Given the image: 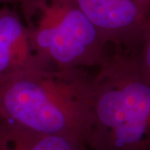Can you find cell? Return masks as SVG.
Here are the masks:
<instances>
[{
	"mask_svg": "<svg viewBox=\"0 0 150 150\" xmlns=\"http://www.w3.org/2000/svg\"><path fill=\"white\" fill-rule=\"evenodd\" d=\"M93 76L84 69H28L0 81V121L34 133L86 140Z\"/></svg>",
	"mask_w": 150,
	"mask_h": 150,
	"instance_id": "1",
	"label": "cell"
},
{
	"mask_svg": "<svg viewBox=\"0 0 150 150\" xmlns=\"http://www.w3.org/2000/svg\"><path fill=\"white\" fill-rule=\"evenodd\" d=\"M88 150H150V80L135 55L117 50L93 76Z\"/></svg>",
	"mask_w": 150,
	"mask_h": 150,
	"instance_id": "2",
	"label": "cell"
},
{
	"mask_svg": "<svg viewBox=\"0 0 150 150\" xmlns=\"http://www.w3.org/2000/svg\"><path fill=\"white\" fill-rule=\"evenodd\" d=\"M33 50L59 69L99 67L108 43L76 0H23L19 4Z\"/></svg>",
	"mask_w": 150,
	"mask_h": 150,
	"instance_id": "3",
	"label": "cell"
},
{
	"mask_svg": "<svg viewBox=\"0 0 150 150\" xmlns=\"http://www.w3.org/2000/svg\"><path fill=\"white\" fill-rule=\"evenodd\" d=\"M105 42L134 54L144 37L149 19L135 0H76Z\"/></svg>",
	"mask_w": 150,
	"mask_h": 150,
	"instance_id": "4",
	"label": "cell"
},
{
	"mask_svg": "<svg viewBox=\"0 0 150 150\" xmlns=\"http://www.w3.org/2000/svg\"><path fill=\"white\" fill-rule=\"evenodd\" d=\"M33 50L22 16L8 6L0 8V81L21 71L47 68Z\"/></svg>",
	"mask_w": 150,
	"mask_h": 150,
	"instance_id": "5",
	"label": "cell"
},
{
	"mask_svg": "<svg viewBox=\"0 0 150 150\" xmlns=\"http://www.w3.org/2000/svg\"><path fill=\"white\" fill-rule=\"evenodd\" d=\"M0 150H88L74 138L34 133L0 121Z\"/></svg>",
	"mask_w": 150,
	"mask_h": 150,
	"instance_id": "6",
	"label": "cell"
},
{
	"mask_svg": "<svg viewBox=\"0 0 150 150\" xmlns=\"http://www.w3.org/2000/svg\"><path fill=\"white\" fill-rule=\"evenodd\" d=\"M134 55L142 72L150 80V19L144 39Z\"/></svg>",
	"mask_w": 150,
	"mask_h": 150,
	"instance_id": "7",
	"label": "cell"
},
{
	"mask_svg": "<svg viewBox=\"0 0 150 150\" xmlns=\"http://www.w3.org/2000/svg\"><path fill=\"white\" fill-rule=\"evenodd\" d=\"M135 2L145 16L150 19V0H135Z\"/></svg>",
	"mask_w": 150,
	"mask_h": 150,
	"instance_id": "8",
	"label": "cell"
},
{
	"mask_svg": "<svg viewBox=\"0 0 150 150\" xmlns=\"http://www.w3.org/2000/svg\"><path fill=\"white\" fill-rule=\"evenodd\" d=\"M23 0H0V4H20Z\"/></svg>",
	"mask_w": 150,
	"mask_h": 150,
	"instance_id": "9",
	"label": "cell"
}]
</instances>
